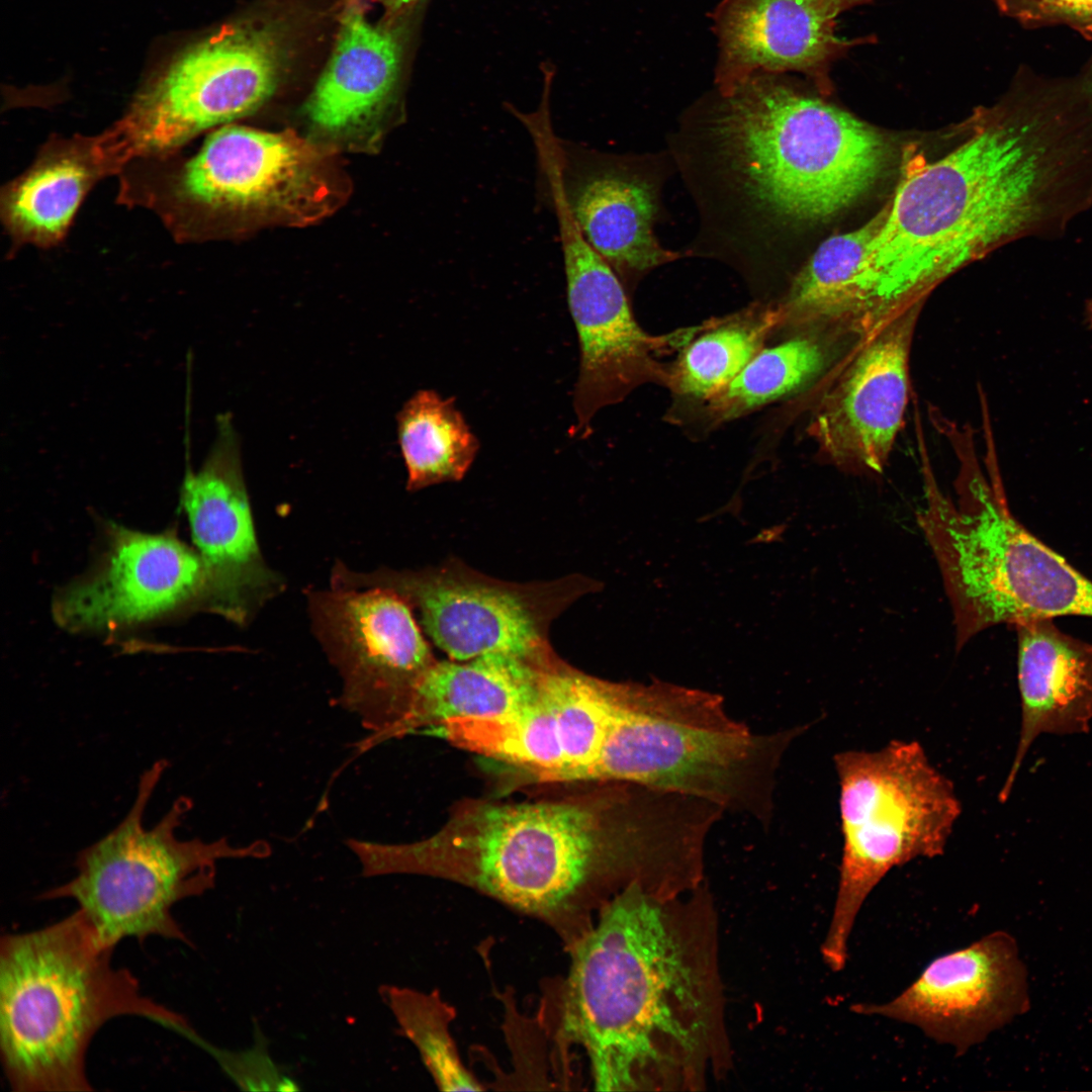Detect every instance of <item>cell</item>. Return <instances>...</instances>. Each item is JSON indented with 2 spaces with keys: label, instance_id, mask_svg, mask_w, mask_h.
I'll return each instance as SVG.
<instances>
[{
  "label": "cell",
  "instance_id": "30",
  "mask_svg": "<svg viewBox=\"0 0 1092 1092\" xmlns=\"http://www.w3.org/2000/svg\"><path fill=\"white\" fill-rule=\"evenodd\" d=\"M998 10L1028 29L1066 26L1092 40V0H993Z\"/></svg>",
  "mask_w": 1092,
  "mask_h": 1092
},
{
  "label": "cell",
  "instance_id": "23",
  "mask_svg": "<svg viewBox=\"0 0 1092 1092\" xmlns=\"http://www.w3.org/2000/svg\"><path fill=\"white\" fill-rule=\"evenodd\" d=\"M782 327L778 304L754 303L698 325L668 366L666 387L706 401L725 388Z\"/></svg>",
  "mask_w": 1092,
  "mask_h": 1092
},
{
  "label": "cell",
  "instance_id": "22",
  "mask_svg": "<svg viewBox=\"0 0 1092 1092\" xmlns=\"http://www.w3.org/2000/svg\"><path fill=\"white\" fill-rule=\"evenodd\" d=\"M546 661L490 653L434 662L416 685L399 735L425 723L499 717L532 705Z\"/></svg>",
  "mask_w": 1092,
  "mask_h": 1092
},
{
  "label": "cell",
  "instance_id": "3",
  "mask_svg": "<svg viewBox=\"0 0 1092 1092\" xmlns=\"http://www.w3.org/2000/svg\"><path fill=\"white\" fill-rule=\"evenodd\" d=\"M81 909L40 929L0 940V1056L17 1092L92 1090L89 1044L110 1019L134 1015L197 1038L188 1020L146 996L111 963Z\"/></svg>",
  "mask_w": 1092,
  "mask_h": 1092
},
{
  "label": "cell",
  "instance_id": "15",
  "mask_svg": "<svg viewBox=\"0 0 1092 1092\" xmlns=\"http://www.w3.org/2000/svg\"><path fill=\"white\" fill-rule=\"evenodd\" d=\"M1028 990L1016 940L994 931L933 960L891 1001L857 1003L851 1010L912 1024L963 1055L1025 1013Z\"/></svg>",
  "mask_w": 1092,
  "mask_h": 1092
},
{
  "label": "cell",
  "instance_id": "26",
  "mask_svg": "<svg viewBox=\"0 0 1092 1092\" xmlns=\"http://www.w3.org/2000/svg\"><path fill=\"white\" fill-rule=\"evenodd\" d=\"M828 360L827 346L813 334L763 347L725 388L704 401L708 419L723 424L789 396L816 379Z\"/></svg>",
  "mask_w": 1092,
  "mask_h": 1092
},
{
  "label": "cell",
  "instance_id": "9",
  "mask_svg": "<svg viewBox=\"0 0 1092 1092\" xmlns=\"http://www.w3.org/2000/svg\"><path fill=\"white\" fill-rule=\"evenodd\" d=\"M284 63L282 41L271 27L225 25L149 81L102 141L120 171L139 159L173 154L203 130L263 104Z\"/></svg>",
  "mask_w": 1092,
  "mask_h": 1092
},
{
  "label": "cell",
  "instance_id": "19",
  "mask_svg": "<svg viewBox=\"0 0 1092 1092\" xmlns=\"http://www.w3.org/2000/svg\"><path fill=\"white\" fill-rule=\"evenodd\" d=\"M1014 626L1021 723L1013 761L998 794L1001 803L1010 797L1038 736L1084 734L1092 721V643L1063 632L1052 619Z\"/></svg>",
  "mask_w": 1092,
  "mask_h": 1092
},
{
  "label": "cell",
  "instance_id": "11",
  "mask_svg": "<svg viewBox=\"0 0 1092 1092\" xmlns=\"http://www.w3.org/2000/svg\"><path fill=\"white\" fill-rule=\"evenodd\" d=\"M550 194L558 221L567 302L579 343L580 362L573 392L574 434L590 432L594 417L622 401L637 387L666 385L661 358L678 351L698 326L666 335L646 333L635 321L620 277L587 243L557 185Z\"/></svg>",
  "mask_w": 1092,
  "mask_h": 1092
},
{
  "label": "cell",
  "instance_id": "5",
  "mask_svg": "<svg viewBox=\"0 0 1092 1092\" xmlns=\"http://www.w3.org/2000/svg\"><path fill=\"white\" fill-rule=\"evenodd\" d=\"M957 490L956 503L931 494L916 521L940 570L958 651L1000 624L1092 618V580L1013 516L999 472H970Z\"/></svg>",
  "mask_w": 1092,
  "mask_h": 1092
},
{
  "label": "cell",
  "instance_id": "32",
  "mask_svg": "<svg viewBox=\"0 0 1092 1092\" xmlns=\"http://www.w3.org/2000/svg\"><path fill=\"white\" fill-rule=\"evenodd\" d=\"M390 10L397 11L406 8L418 0H379Z\"/></svg>",
  "mask_w": 1092,
  "mask_h": 1092
},
{
  "label": "cell",
  "instance_id": "24",
  "mask_svg": "<svg viewBox=\"0 0 1092 1092\" xmlns=\"http://www.w3.org/2000/svg\"><path fill=\"white\" fill-rule=\"evenodd\" d=\"M396 429L412 491L462 479L479 449L454 398L433 389L418 390L405 401Z\"/></svg>",
  "mask_w": 1092,
  "mask_h": 1092
},
{
  "label": "cell",
  "instance_id": "17",
  "mask_svg": "<svg viewBox=\"0 0 1092 1092\" xmlns=\"http://www.w3.org/2000/svg\"><path fill=\"white\" fill-rule=\"evenodd\" d=\"M527 125L540 163L556 177L580 233L619 277L642 275L678 258L653 235L657 202L648 181L562 145L551 130L548 113L531 117Z\"/></svg>",
  "mask_w": 1092,
  "mask_h": 1092
},
{
  "label": "cell",
  "instance_id": "18",
  "mask_svg": "<svg viewBox=\"0 0 1092 1092\" xmlns=\"http://www.w3.org/2000/svg\"><path fill=\"white\" fill-rule=\"evenodd\" d=\"M875 0H722L712 13L715 83L731 93L756 73L799 72L826 88L829 66L860 39L836 34V18Z\"/></svg>",
  "mask_w": 1092,
  "mask_h": 1092
},
{
  "label": "cell",
  "instance_id": "6",
  "mask_svg": "<svg viewBox=\"0 0 1092 1092\" xmlns=\"http://www.w3.org/2000/svg\"><path fill=\"white\" fill-rule=\"evenodd\" d=\"M842 838L839 879L822 956L833 972L847 961L856 916L893 869L942 855L963 807L953 783L916 740L833 755Z\"/></svg>",
  "mask_w": 1092,
  "mask_h": 1092
},
{
  "label": "cell",
  "instance_id": "8",
  "mask_svg": "<svg viewBox=\"0 0 1092 1092\" xmlns=\"http://www.w3.org/2000/svg\"><path fill=\"white\" fill-rule=\"evenodd\" d=\"M123 177L124 202L159 214L179 241L210 221L261 213L309 222L331 210L334 195L324 155L292 131L241 125L213 131L189 158L136 160Z\"/></svg>",
  "mask_w": 1092,
  "mask_h": 1092
},
{
  "label": "cell",
  "instance_id": "4",
  "mask_svg": "<svg viewBox=\"0 0 1092 1092\" xmlns=\"http://www.w3.org/2000/svg\"><path fill=\"white\" fill-rule=\"evenodd\" d=\"M800 725L753 732L716 694L660 680L616 684L611 721L585 780L709 802L767 826L777 774Z\"/></svg>",
  "mask_w": 1092,
  "mask_h": 1092
},
{
  "label": "cell",
  "instance_id": "14",
  "mask_svg": "<svg viewBox=\"0 0 1092 1092\" xmlns=\"http://www.w3.org/2000/svg\"><path fill=\"white\" fill-rule=\"evenodd\" d=\"M923 300L860 336L824 391L809 433L833 465L878 474L887 465L909 398V359Z\"/></svg>",
  "mask_w": 1092,
  "mask_h": 1092
},
{
  "label": "cell",
  "instance_id": "20",
  "mask_svg": "<svg viewBox=\"0 0 1092 1092\" xmlns=\"http://www.w3.org/2000/svg\"><path fill=\"white\" fill-rule=\"evenodd\" d=\"M114 169L98 135L51 138L1 193V217L16 245L51 247L66 236L84 197Z\"/></svg>",
  "mask_w": 1092,
  "mask_h": 1092
},
{
  "label": "cell",
  "instance_id": "1",
  "mask_svg": "<svg viewBox=\"0 0 1092 1092\" xmlns=\"http://www.w3.org/2000/svg\"><path fill=\"white\" fill-rule=\"evenodd\" d=\"M953 150L905 158L846 316L862 335L959 268L1023 238H1054L1092 207V83L1018 68Z\"/></svg>",
  "mask_w": 1092,
  "mask_h": 1092
},
{
  "label": "cell",
  "instance_id": "25",
  "mask_svg": "<svg viewBox=\"0 0 1092 1092\" xmlns=\"http://www.w3.org/2000/svg\"><path fill=\"white\" fill-rule=\"evenodd\" d=\"M888 203L855 230L825 240L778 303L782 327L830 324L842 328L856 275L885 222Z\"/></svg>",
  "mask_w": 1092,
  "mask_h": 1092
},
{
  "label": "cell",
  "instance_id": "16",
  "mask_svg": "<svg viewBox=\"0 0 1092 1092\" xmlns=\"http://www.w3.org/2000/svg\"><path fill=\"white\" fill-rule=\"evenodd\" d=\"M96 569L57 594L53 616L72 632L114 631L180 607L203 608L206 574L196 550L174 534H149L111 523Z\"/></svg>",
  "mask_w": 1092,
  "mask_h": 1092
},
{
  "label": "cell",
  "instance_id": "27",
  "mask_svg": "<svg viewBox=\"0 0 1092 1092\" xmlns=\"http://www.w3.org/2000/svg\"><path fill=\"white\" fill-rule=\"evenodd\" d=\"M540 695L554 714L563 750L564 768L557 781L585 780L611 721L615 684L546 661Z\"/></svg>",
  "mask_w": 1092,
  "mask_h": 1092
},
{
  "label": "cell",
  "instance_id": "29",
  "mask_svg": "<svg viewBox=\"0 0 1092 1092\" xmlns=\"http://www.w3.org/2000/svg\"><path fill=\"white\" fill-rule=\"evenodd\" d=\"M380 994L440 1090H482L463 1065L451 1035L454 1009L437 991L424 993L404 987L381 986Z\"/></svg>",
  "mask_w": 1092,
  "mask_h": 1092
},
{
  "label": "cell",
  "instance_id": "7",
  "mask_svg": "<svg viewBox=\"0 0 1092 1092\" xmlns=\"http://www.w3.org/2000/svg\"><path fill=\"white\" fill-rule=\"evenodd\" d=\"M167 765L157 760L141 775L123 819L77 853L71 880L39 895L40 900H75L100 941L111 948L127 937L143 941L153 935L191 944L173 907L214 887L217 861L271 853L266 841L235 846L225 837L181 839L177 830L192 808L185 796L147 827L144 816Z\"/></svg>",
  "mask_w": 1092,
  "mask_h": 1092
},
{
  "label": "cell",
  "instance_id": "31",
  "mask_svg": "<svg viewBox=\"0 0 1092 1092\" xmlns=\"http://www.w3.org/2000/svg\"><path fill=\"white\" fill-rule=\"evenodd\" d=\"M261 1037L253 1050L245 1052L209 1050L225 1073L244 1090H285V1086L291 1089V1082L279 1074Z\"/></svg>",
  "mask_w": 1092,
  "mask_h": 1092
},
{
  "label": "cell",
  "instance_id": "21",
  "mask_svg": "<svg viewBox=\"0 0 1092 1092\" xmlns=\"http://www.w3.org/2000/svg\"><path fill=\"white\" fill-rule=\"evenodd\" d=\"M402 53L396 30L372 24L362 8L350 6L332 59L307 102L309 120L332 133L370 124L395 91Z\"/></svg>",
  "mask_w": 1092,
  "mask_h": 1092
},
{
  "label": "cell",
  "instance_id": "12",
  "mask_svg": "<svg viewBox=\"0 0 1092 1092\" xmlns=\"http://www.w3.org/2000/svg\"><path fill=\"white\" fill-rule=\"evenodd\" d=\"M331 585L395 592L418 611L426 634L451 660L490 653L532 660L549 656L545 632L550 612L542 608L540 589L453 568L408 572L382 567L358 572L341 562L333 567Z\"/></svg>",
  "mask_w": 1092,
  "mask_h": 1092
},
{
  "label": "cell",
  "instance_id": "13",
  "mask_svg": "<svg viewBox=\"0 0 1092 1092\" xmlns=\"http://www.w3.org/2000/svg\"><path fill=\"white\" fill-rule=\"evenodd\" d=\"M180 502L206 574L203 608L240 626L251 623L284 589V581L262 555L229 416L218 418L201 466L187 468Z\"/></svg>",
  "mask_w": 1092,
  "mask_h": 1092
},
{
  "label": "cell",
  "instance_id": "28",
  "mask_svg": "<svg viewBox=\"0 0 1092 1092\" xmlns=\"http://www.w3.org/2000/svg\"><path fill=\"white\" fill-rule=\"evenodd\" d=\"M454 743L556 780L564 755L554 714L539 693L532 705L509 715L454 719L441 724Z\"/></svg>",
  "mask_w": 1092,
  "mask_h": 1092
},
{
  "label": "cell",
  "instance_id": "10",
  "mask_svg": "<svg viewBox=\"0 0 1092 1092\" xmlns=\"http://www.w3.org/2000/svg\"><path fill=\"white\" fill-rule=\"evenodd\" d=\"M315 636L342 679L340 705L369 737L361 750L399 735L416 685L436 662L408 603L385 587L308 592Z\"/></svg>",
  "mask_w": 1092,
  "mask_h": 1092
},
{
  "label": "cell",
  "instance_id": "2",
  "mask_svg": "<svg viewBox=\"0 0 1092 1092\" xmlns=\"http://www.w3.org/2000/svg\"><path fill=\"white\" fill-rule=\"evenodd\" d=\"M700 1003L662 911L633 882L574 948L562 1030L584 1049L597 1090H636L694 1052Z\"/></svg>",
  "mask_w": 1092,
  "mask_h": 1092
},
{
  "label": "cell",
  "instance_id": "33",
  "mask_svg": "<svg viewBox=\"0 0 1092 1092\" xmlns=\"http://www.w3.org/2000/svg\"><path fill=\"white\" fill-rule=\"evenodd\" d=\"M1084 312L1088 322L1092 325V297L1086 301Z\"/></svg>",
  "mask_w": 1092,
  "mask_h": 1092
}]
</instances>
